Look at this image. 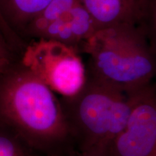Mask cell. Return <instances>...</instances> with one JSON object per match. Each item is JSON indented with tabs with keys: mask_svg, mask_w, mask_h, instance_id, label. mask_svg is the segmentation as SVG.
I'll return each instance as SVG.
<instances>
[{
	"mask_svg": "<svg viewBox=\"0 0 156 156\" xmlns=\"http://www.w3.org/2000/svg\"><path fill=\"white\" fill-rule=\"evenodd\" d=\"M37 156H44V155H37Z\"/></svg>",
	"mask_w": 156,
	"mask_h": 156,
	"instance_id": "cell-14",
	"label": "cell"
},
{
	"mask_svg": "<svg viewBox=\"0 0 156 156\" xmlns=\"http://www.w3.org/2000/svg\"><path fill=\"white\" fill-rule=\"evenodd\" d=\"M21 63L62 98L74 96L87 80L79 51L56 41L36 39L25 48Z\"/></svg>",
	"mask_w": 156,
	"mask_h": 156,
	"instance_id": "cell-4",
	"label": "cell"
},
{
	"mask_svg": "<svg viewBox=\"0 0 156 156\" xmlns=\"http://www.w3.org/2000/svg\"><path fill=\"white\" fill-rule=\"evenodd\" d=\"M77 156H103L101 150H96V151H92L85 153H77Z\"/></svg>",
	"mask_w": 156,
	"mask_h": 156,
	"instance_id": "cell-12",
	"label": "cell"
},
{
	"mask_svg": "<svg viewBox=\"0 0 156 156\" xmlns=\"http://www.w3.org/2000/svg\"><path fill=\"white\" fill-rule=\"evenodd\" d=\"M0 34L2 36L8 46L9 44H11V46H15V47H17L20 46V41L19 37L9 28V26L7 25L2 15L1 12H0Z\"/></svg>",
	"mask_w": 156,
	"mask_h": 156,
	"instance_id": "cell-10",
	"label": "cell"
},
{
	"mask_svg": "<svg viewBox=\"0 0 156 156\" xmlns=\"http://www.w3.org/2000/svg\"><path fill=\"white\" fill-rule=\"evenodd\" d=\"M0 125L44 156H77L59 98L20 63L0 74Z\"/></svg>",
	"mask_w": 156,
	"mask_h": 156,
	"instance_id": "cell-1",
	"label": "cell"
},
{
	"mask_svg": "<svg viewBox=\"0 0 156 156\" xmlns=\"http://www.w3.org/2000/svg\"><path fill=\"white\" fill-rule=\"evenodd\" d=\"M134 91L125 93L87 76L79 93L59 98L77 153L102 150L122 131L133 108Z\"/></svg>",
	"mask_w": 156,
	"mask_h": 156,
	"instance_id": "cell-3",
	"label": "cell"
},
{
	"mask_svg": "<svg viewBox=\"0 0 156 156\" xmlns=\"http://www.w3.org/2000/svg\"><path fill=\"white\" fill-rule=\"evenodd\" d=\"M98 29L83 0H52L23 34L63 43L79 51Z\"/></svg>",
	"mask_w": 156,
	"mask_h": 156,
	"instance_id": "cell-5",
	"label": "cell"
},
{
	"mask_svg": "<svg viewBox=\"0 0 156 156\" xmlns=\"http://www.w3.org/2000/svg\"><path fill=\"white\" fill-rule=\"evenodd\" d=\"M98 28L132 25L153 28L155 0H83Z\"/></svg>",
	"mask_w": 156,
	"mask_h": 156,
	"instance_id": "cell-7",
	"label": "cell"
},
{
	"mask_svg": "<svg viewBox=\"0 0 156 156\" xmlns=\"http://www.w3.org/2000/svg\"><path fill=\"white\" fill-rule=\"evenodd\" d=\"M41 155L32 150L18 136L0 125V156Z\"/></svg>",
	"mask_w": 156,
	"mask_h": 156,
	"instance_id": "cell-9",
	"label": "cell"
},
{
	"mask_svg": "<svg viewBox=\"0 0 156 156\" xmlns=\"http://www.w3.org/2000/svg\"><path fill=\"white\" fill-rule=\"evenodd\" d=\"M9 46L0 34V59H9Z\"/></svg>",
	"mask_w": 156,
	"mask_h": 156,
	"instance_id": "cell-11",
	"label": "cell"
},
{
	"mask_svg": "<svg viewBox=\"0 0 156 156\" xmlns=\"http://www.w3.org/2000/svg\"><path fill=\"white\" fill-rule=\"evenodd\" d=\"M153 28L116 25L98 28L83 48L89 56L87 76L130 93L155 75Z\"/></svg>",
	"mask_w": 156,
	"mask_h": 156,
	"instance_id": "cell-2",
	"label": "cell"
},
{
	"mask_svg": "<svg viewBox=\"0 0 156 156\" xmlns=\"http://www.w3.org/2000/svg\"><path fill=\"white\" fill-rule=\"evenodd\" d=\"M101 151L103 156H156V90L153 83L134 91L127 123Z\"/></svg>",
	"mask_w": 156,
	"mask_h": 156,
	"instance_id": "cell-6",
	"label": "cell"
},
{
	"mask_svg": "<svg viewBox=\"0 0 156 156\" xmlns=\"http://www.w3.org/2000/svg\"><path fill=\"white\" fill-rule=\"evenodd\" d=\"M52 0H0V12L13 32L19 36Z\"/></svg>",
	"mask_w": 156,
	"mask_h": 156,
	"instance_id": "cell-8",
	"label": "cell"
},
{
	"mask_svg": "<svg viewBox=\"0 0 156 156\" xmlns=\"http://www.w3.org/2000/svg\"><path fill=\"white\" fill-rule=\"evenodd\" d=\"M10 64L9 59H0V74L7 69Z\"/></svg>",
	"mask_w": 156,
	"mask_h": 156,
	"instance_id": "cell-13",
	"label": "cell"
}]
</instances>
